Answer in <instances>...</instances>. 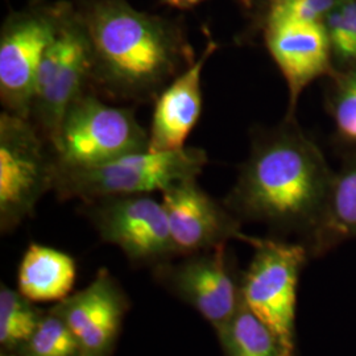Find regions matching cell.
<instances>
[{
    "mask_svg": "<svg viewBox=\"0 0 356 356\" xmlns=\"http://www.w3.org/2000/svg\"><path fill=\"white\" fill-rule=\"evenodd\" d=\"M332 177L316 141L285 116L275 127L254 131L250 154L223 204L241 222L302 235L306 244L323 214Z\"/></svg>",
    "mask_w": 356,
    "mask_h": 356,
    "instance_id": "1",
    "label": "cell"
},
{
    "mask_svg": "<svg viewBox=\"0 0 356 356\" xmlns=\"http://www.w3.org/2000/svg\"><path fill=\"white\" fill-rule=\"evenodd\" d=\"M92 51L91 90L123 102H154L195 63L181 26L126 0H90L79 11Z\"/></svg>",
    "mask_w": 356,
    "mask_h": 356,
    "instance_id": "2",
    "label": "cell"
},
{
    "mask_svg": "<svg viewBox=\"0 0 356 356\" xmlns=\"http://www.w3.org/2000/svg\"><path fill=\"white\" fill-rule=\"evenodd\" d=\"M207 153L185 147L176 151H144L90 168H58L53 191L60 200L89 202L104 197L165 191L188 178H197Z\"/></svg>",
    "mask_w": 356,
    "mask_h": 356,
    "instance_id": "3",
    "label": "cell"
},
{
    "mask_svg": "<svg viewBox=\"0 0 356 356\" xmlns=\"http://www.w3.org/2000/svg\"><path fill=\"white\" fill-rule=\"evenodd\" d=\"M51 149L58 168L102 165L148 151L149 132L132 108L110 106L89 89L66 110Z\"/></svg>",
    "mask_w": 356,
    "mask_h": 356,
    "instance_id": "4",
    "label": "cell"
},
{
    "mask_svg": "<svg viewBox=\"0 0 356 356\" xmlns=\"http://www.w3.org/2000/svg\"><path fill=\"white\" fill-rule=\"evenodd\" d=\"M254 254L241 281L244 305L275 335L280 356H296V306L306 244L254 238Z\"/></svg>",
    "mask_w": 356,
    "mask_h": 356,
    "instance_id": "5",
    "label": "cell"
},
{
    "mask_svg": "<svg viewBox=\"0 0 356 356\" xmlns=\"http://www.w3.org/2000/svg\"><path fill=\"white\" fill-rule=\"evenodd\" d=\"M57 163L31 119L0 114V229L13 232L53 191Z\"/></svg>",
    "mask_w": 356,
    "mask_h": 356,
    "instance_id": "6",
    "label": "cell"
},
{
    "mask_svg": "<svg viewBox=\"0 0 356 356\" xmlns=\"http://www.w3.org/2000/svg\"><path fill=\"white\" fill-rule=\"evenodd\" d=\"M91 72L86 26L79 11L67 3L56 38L38 65L31 113L32 123L51 147L69 106L91 89Z\"/></svg>",
    "mask_w": 356,
    "mask_h": 356,
    "instance_id": "7",
    "label": "cell"
},
{
    "mask_svg": "<svg viewBox=\"0 0 356 356\" xmlns=\"http://www.w3.org/2000/svg\"><path fill=\"white\" fill-rule=\"evenodd\" d=\"M66 6L36 1L4 22L0 33V101L4 111L31 119L38 65L56 38Z\"/></svg>",
    "mask_w": 356,
    "mask_h": 356,
    "instance_id": "8",
    "label": "cell"
},
{
    "mask_svg": "<svg viewBox=\"0 0 356 356\" xmlns=\"http://www.w3.org/2000/svg\"><path fill=\"white\" fill-rule=\"evenodd\" d=\"M83 213L101 241L118 247L132 264L154 268L178 257L164 204L152 194L83 202Z\"/></svg>",
    "mask_w": 356,
    "mask_h": 356,
    "instance_id": "9",
    "label": "cell"
},
{
    "mask_svg": "<svg viewBox=\"0 0 356 356\" xmlns=\"http://www.w3.org/2000/svg\"><path fill=\"white\" fill-rule=\"evenodd\" d=\"M182 257L153 268V276L218 332L242 304L241 282L235 277L227 244Z\"/></svg>",
    "mask_w": 356,
    "mask_h": 356,
    "instance_id": "10",
    "label": "cell"
},
{
    "mask_svg": "<svg viewBox=\"0 0 356 356\" xmlns=\"http://www.w3.org/2000/svg\"><path fill=\"white\" fill-rule=\"evenodd\" d=\"M161 202L178 256L210 251L232 239L254 242V236L243 232L242 222L206 193L197 178L172 185L163 191Z\"/></svg>",
    "mask_w": 356,
    "mask_h": 356,
    "instance_id": "11",
    "label": "cell"
},
{
    "mask_svg": "<svg viewBox=\"0 0 356 356\" xmlns=\"http://www.w3.org/2000/svg\"><path fill=\"white\" fill-rule=\"evenodd\" d=\"M128 309L127 294L106 268L88 286L51 307L74 334L82 356L113 355Z\"/></svg>",
    "mask_w": 356,
    "mask_h": 356,
    "instance_id": "12",
    "label": "cell"
},
{
    "mask_svg": "<svg viewBox=\"0 0 356 356\" xmlns=\"http://www.w3.org/2000/svg\"><path fill=\"white\" fill-rule=\"evenodd\" d=\"M264 42L288 86L286 118H294L306 88L335 73L326 28L322 22H268L264 24Z\"/></svg>",
    "mask_w": 356,
    "mask_h": 356,
    "instance_id": "13",
    "label": "cell"
},
{
    "mask_svg": "<svg viewBox=\"0 0 356 356\" xmlns=\"http://www.w3.org/2000/svg\"><path fill=\"white\" fill-rule=\"evenodd\" d=\"M218 44L209 41L202 54L176 76L154 101L149 129V151L164 152L185 148L202 113V72Z\"/></svg>",
    "mask_w": 356,
    "mask_h": 356,
    "instance_id": "14",
    "label": "cell"
},
{
    "mask_svg": "<svg viewBox=\"0 0 356 356\" xmlns=\"http://www.w3.org/2000/svg\"><path fill=\"white\" fill-rule=\"evenodd\" d=\"M76 279L73 256L61 250L31 243L17 268V291L35 304L60 302L72 294Z\"/></svg>",
    "mask_w": 356,
    "mask_h": 356,
    "instance_id": "15",
    "label": "cell"
},
{
    "mask_svg": "<svg viewBox=\"0 0 356 356\" xmlns=\"http://www.w3.org/2000/svg\"><path fill=\"white\" fill-rule=\"evenodd\" d=\"M351 239H356V153L344 156L334 172L323 214L306 247L310 254L321 256Z\"/></svg>",
    "mask_w": 356,
    "mask_h": 356,
    "instance_id": "16",
    "label": "cell"
},
{
    "mask_svg": "<svg viewBox=\"0 0 356 356\" xmlns=\"http://www.w3.org/2000/svg\"><path fill=\"white\" fill-rule=\"evenodd\" d=\"M216 334L226 356H280L272 331L243 301L229 323Z\"/></svg>",
    "mask_w": 356,
    "mask_h": 356,
    "instance_id": "17",
    "label": "cell"
},
{
    "mask_svg": "<svg viewBox=\"0 0 356 356\" xmlns=\"http://www.w3.org/2000/svg\"><path fill=\"white\" fill-rule=\"evenodd\" d=\"M17 289L0 285V351L19 353L38 329L44 316Z\"/></svg>",
    "mask_w": 356,
    "mask_h": 356,
    "instance_id": "18",
    "label": "cell"
},
{
    "mask_svg": "<svg viewBox=\"0 0 356 356\" xmlns=\"http://www.w3.org/2000/svg\"><path fill=\"white\" fill-rule=\"evenodd\" d=\"M327 111L334 138L344 156L356 153V66L338 70L329 78Z\"/></svg>",
    "mask_w": 356,
    "mask_h": 356,
    "instance_id": "19",
    "label": "cell"
},
{
    "mask_svg": "<svg viewBox=\"0 0 356 356\" xmlns=\"http://www.w3.org/2000/svg\"><path fill=\"white\" fill-rule=\"evenodd\" d=\"M22 356H82L74 334L51 309L47 310L26 346Z\"/></svg>",
    "mask_w": 356,
    "mask_h": 356,
    "instance_id": "20",
    "label": "cell"
},
{
    "mask_svg": "<svg viewBox=\"0 0 356 356\" xmlns=\"http://www.w3.org/2000/svg\"><path fill=\"white\" fill-rule=\"evenodd\" d=\"M323 24L335 72L348 69L356 44V0L342 1L326 16Z\"/></svg>",
    "mask_w": 356,
    "mask_h": 356,
    "instance_id": "21",
    "label": "cell"
},
{
    "mask_svg": "<svg viewBox=\"0 0 356 356\" xmlns=\"http://www.w3.org/2000/svg\"><path fill=\"white\" fill-rule=\"evenodd\" d=\"M344 0H269L264 24L276 20L322 22Z\"/></svg>",
    "mask_w": 356,
    "mask_h": 356,
    "instance_id": "22",
    "label": "cell"
},
{
    "mask_svg": "<svg viewBox=\"0 0 356 356\" xmlns=\"http://www.w3.org/2000/svg\"><path fill=\"white\" fill-rule=\"evenodd\" d=\"M166 6L178 8V10H189L195 6H198L200 3H202L204 0H163ZM244 3V0H241Z\"/></svg>",
    "mask_w": 356,
    "mask_h": 356,
    "instance_id": "23",
    "label": "cell"
},
{
    "mask_svg": "<svg viewBox=\"0 0 356 356\" xmlns=\"http://www.w3.org/2000/svg\"><path fill=\"white\" fill-rule=\"evenodd\" d=\"M0 356H22L19 353H8V351H0Z\"/></svg>",
    "mask_w": 356,
    "mask_h": 356,
    "instance_id": "24",
    "label": "cell"
},
{
    "mask_svg": "<svg viewBox=\"0 0 356 356\" xmlns=\"http://www.w3.org/2000/svg\"><path fill=\"white\" fill-rule=\"evenodd\" d=\"M267 1H269V0H267Z\"/></svg>",
    "mask_w": 356,
    "mask_h": 356,
    "instance_id": "25",
    "label": "cell"
}]
</instances>
